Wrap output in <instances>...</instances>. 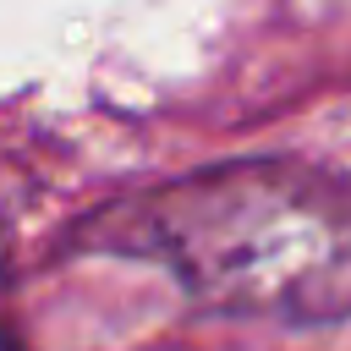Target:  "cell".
I'll list each match as a JSON object with an SVG mask.
<instances>
[{
    "instance_id": "7a4b0ae2",
    "label": "cell",
    "mask_w": 351,
    "mask_h": 351,
    "mask_svg": "<svg viewBox=\"0 0 351 351\" xmlns=\"http://www.w3.org/2000/svg\"><path fill=\"white\" fill-rule=\"evenodd\" d=\"M0 351H22V340H16L11 329H0Z\"/></svg>"
},
{
    "instance_id": "6da1fadb",
    "label": "cell",
    "mask_w": 351,
    "mask_h": 351,
    "mask_svg": "<svg viewBox=\"0 0 351 351\" xmlns=\"http://www.w3.org/2000/svg\"><path fill=\"white\" fill-rule=\"evenodd\" d=\"M82 247L159 263L214 313L296 329L351 318V181L313 159H225L115 197Z\"/></svg>"
}]
</instances>
